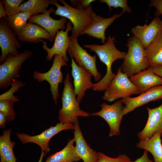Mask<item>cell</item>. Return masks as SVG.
Listing matches in <instances>:
<instances>
[{
  "label": "cell",
  "instance_id": "277c9868",
  "mask_svg": "<svg viewBox=\"0 0 162 162\" xmlns=\"http://www.w3.org/2000/svg\"><path fill=\"white\" fill-rule=\"evenodd\" d=\"M70 79V75L67 74L63 81L64 87L61 98L62 106L59 110L58 119L63 124H74L78 116L87 117L90 114L80 109Z\"/></svg>",
  "mask_w": 162,
  "mask_h": 162
},
{
  "label": "cell",
  "instance_id": "5b68a950",
  "mask_svg": "<svg viewBox=\"0 0 162 162\" xmlns=\"http://www.w3.org/2000/svg\"><path fill=\"white\" fill-rule=\"evenodd\" d=\"M140 94L139 90L130 81L127 75L122 72L120 66L115 77L105 90L102 99L112 102L118 98L123 99L133 94Z\"/></svg>",
  "mask_w": 162,
  "mask_h": 162
},
{
  "label": "cell",
  "instance_id": "ba28073f",
  "mask_svg": "<svg viewBox=\"0 0 162 162\" xmlns=\"http://www.w3.org/2000/svg\"><path fill=\"white\" fill-rule=\"evenodd\" d=\"M122 103L121 100L111 105L104 103L100 105L101 107L100 111L90 114L91 116H99L106 122L110 128V137L120 134V126L124 108Z\"/></svg>",
  "mask_w": 162,
  "mask_h": 162
},
{
  "label": "cell",
  "instance_id": "30bf717a",
  "mask_svg": "<svg viewBox=\"0 0 162 162\" xmlns=\"http://www.w3.org/2000/svg\"><path fill=\"white\" fill-rule=\"evenodd\" d=\"M67 51L74 59L78 66L84 68L92 73L95 81H98L101 79V74L98 71L96 65L97 55L92 56L88 53L80 46L77 38L71 35Z\"/></svg>",
  "mask_w": 162,
  "mask_h": 162
},
{
  "label": "cell",
  "instance_id": "f1b7e54d",
  "mask_svg": "<svg viewBox=\"0 0 162 162\" xmlns=\"http://www.w3.org/2000/svg\"><path fill=\"white\" fill-rule=\"evenodd\" d=\"M15 102L9 100H0V112L5 115L8 121L13 120L16 117V113L14 109Z\"/></svg>",
  "mask_w": 162,
  "mask_h": 162
},
{
  "label": "cell",
  "instance_id": "ac0fdd59",
  "mask_svg": "<svg viewBox=\"0 0 162 162\" xmlns=\"http://www.w3.org/2000/svg\"><path fill=\"white\" fill-rule=\"evenodd\" d=\"M146 109L148 113L147 122L142 130L137 134L140 140L148 139L159 131L162 132V104L154 108Z\"/></svg>",
  "mask_w": 162,
  "mask_h": 162
},
{
  "label": "cell",
  "instance_id": "836d02e7",
  "mask_svg": "<svg viewBox=\"0 0 162 162\" xmlns=\"http://www.w3.org/2000/svg\"><path fill=\"white\" fill-rule=\"evenodd\" d=\"M150 1L149 7H154L156 10V14L162 15V0H152Z\"/></svg>",
  "mask_w": 162,
  "mask_h": 162
},
{
  "label": "cell",
  "instance_id": "4dcf8cb0",
  "mask_svg": "<svg viewBox=\"0 0 162 162\" xmlns=\"http://www.w3.org/2000/svg\"><path fill=\"white\" fill-rule=\"evenodd\" d=\"M100 3H105L108 5L109 11L112 10V8H120L122 9V12L123 14L127 12L131 13L132 10L128 4L127 0H100Z\"/></svg>",
  "mask_w": 162,
  "mask_h": 162
},
{
  "label": "cell",
  "instance_id": "2e32d148",
  "mask_svg": "<svg viewBox=\"0 0 162 162\" xmlns=\"http://www.w3.org/2000/svg\"><path fill=\"white\" fill-rule=\"evenodd\" d=\"M162 31V20L159 17H156L149 24L136 26L131 28V32L146 49Z\"/></svg>",
  "mask_w": 162,
  "mask_h": 162
},
{
  "label": "cell",
  "instance_id": "7402d4cb",
  "mask_svg": "<svg viewBox=\"0 0 162 162\" xmlns=\"http://www.w3.org/2000/svg\"><path fill=\"white\" fill-rule=\"evenodd\" d=\"M162 131L155 134L150 138L140 140L136 147L148 152L152 155L154 162H162V143L161 139Z\"/></svg>",
  "mask_w": 162,
  "mask_h": 162
},
{
  "label": "cell",
  "instance_id": "7c38bea8",
  "mask_svg": "<svg viewBox=\"0 0 162 162\" xmlns=\"http://www.w3.org/2000/svg\"><path fill=\"white\" fill-rule=\"evenodd\" d=\"M72 25L69 21L67 23L66 28L65 31L61 30L57 32L53 46L51 48H49L46 42L41 40V41L43 42L42 48L47 53V60H51L55 55H58L62 57L66 62L68 61V58L66 52L69 46L70 38V36H68V34L72 30Z\"/></svg>",
  "mask_w": 162,
  "mask_h": 162
},
{
  "label": "cell",
  "instance_id": "44dd1931",
  "mask_svg": "<svg viewBox=\"0 0 162 162\" xmlns=\"http://www.w3.org/2000/svg\"><path fill=\"white\" fill-rule=\"evenodd\" d=\"M129 79L140 94L153 87L162 85V78L148 69L131 76Z\"/></svg>",
  "mask_w": 162,
  "mask_h": 162
},
{
  "label": "cell",
  "instance_id": "cb8c5ba5",
  "mask_svg": "<svg viewBox=\"0 0 162 162\" xmlns=\"http://www.w3.org/2000/svg\"><path fill=\"white\" fill-rule=\"evenodd\" d=\"M11 128L4 130L2 134L0 136L1 162H16L17 161L13 151L16 142L11 141Z\"/></svg>",
  "mask_w": 162,
  "mask_h": 162
},
{
  "label": "cell",
  "instance_id": "8992f818",
  "mask_svg": "<svg viewBox=\"0 0 162 162\" xmlns=\"http://www.w3.org/2000/svg\"><path fill=\"white\" fill-rule=\"evenodd\" d=\"M33 54L26 50L16 56H10L0 65V89H7L11 82L20 77L19 72L23 63Z\"/></svg>",
  "mask_w": 162,
  "mask_h": 162
},
{
  "label": "cell",
  "instance_id": "8d00e7d4",
  "mask_svg": "<svg viewBox=\"0 0 162 162\" xmlns=\"http://www.w3.org/2000/svg\"><path fill=\"white\" fill-rule=\"evenodd\" d=\"M8 121L6 116L2 112H0V128H4Z\"/></svg>",
  "mask_w": 162,
  "mask_h": 162
},
{
  "label": "cell",
  "instance_id": "9a60e30c",
  "mask_svg": "<svg viewBox=\"0 0 162 162\" xmlns=\"http://www.w3.org/2000/svg\"><path fill=\"white\" fill-rule=\"evenodd\" d=\"M162 99V85L153 87L137 97L122 99L121 100L125 105L123 115L150 101Z\"/></svg>",
  "mask_w": 162,
  "mask_h": 162
},
{
  "label": "cell",
  "instance_id": "d4e9b609",
  "mask_svg": "<svg viewBox=\"0 0 162 162\" xmlns=\"http://www.w3.org/2000/svg\"><path fill=\"white\" fill-rule=\"evenodd\" d=\"M145 49L147 60L149 66L162 65V31Z\"/></svg>",
  "mask_w": 162,
  "mask_h": 162
},
{
  "label": "cell",
  "instance_id": "ffe728a7",
  "mask_svg": "<svg viewBox=\"0 0 162 162\" xmlns=\"http://www.w3.org/2000/svg\"><path fill=\"white\" fill-rule=\"evenodd\" d=\"M17 38L22 42L38 44L41 39L52 42L55 38L39 25L28 22L17 35Z\"/></svg>",
  "mask_w": 162,
  "mask_h": 162
},
{
  "label": "cell",
  "instance_id": "83f0119b",
  "mask_svg": "<svg viewBox=\"0 0 162 162\" xmlns=\"http://www.w3.org/2000/svg\"><path fill=\"white\" fill-rule=\"evenodd\" d=\"M26 84L22 81L17 79L13 80L11 82L10 86L11 88L7 91L0 95V100H9L16 102L20 100L18 98L15 96L14 94L17 92L20 88L25 86Z\"/></svg>",
  "mask_w": 162,
  "mask_h": 162
},
{
  "label": "cell",
  "instance_id": "3957f363",
  "mask_svg": "<svg viewBox=\"0 0 162 162\" xmlns=\"http://www.w3.org/2000/svg\"><path fill=\"white\" fill-rule=\"evenodd\" d=\"M126 46L128 48L121 67L122 72L130 78L148 69L149 67L145 49L140 41L134 35L129 38Z\"/></svg>",
  "mask_w": 162,
  "mask_h": 162
},
{
  "label": "cell",
  "instance_id": "f35d334b",
  "mask_svg": "<svg viewBox=\"0 0 162 162\" xmlns=\"http://www.w3.org/2000/svg\"><path fill=\"white\" fill-rule=\"evenodd\" d=\"M45 154H46L45 152L41 150L40 157L38 162H42L43 158Z\"/></svg>",
  "mask_w": 162,
  "mask_h": 162
},
{
  "label": "cell",
  "instance_id": "ab89813d",
  "mask_svg": "<svg viewBox=\"0 0 162 162\" xmlns=\"http://www.w3.org/2000/svg\"><path fill=\"white\" fill-rule=\"evenodd\" d=\"M161 136L162 137V134H161Z\"/></svg>",
  "mask_w": 162,
  "mask_h": 162
},
{
  "label": "cell",
  "instance_id": "e575fe53",
  "mask_svg": "<svg viewBox=\"0 0 162 162\" xmlns=\"http://www.w3.org/2000/svg\"><path fill=\"white\" fill-rule=\"evenodd\" d=\"M148 69L152 71L155 74L162 78V65H154L150 66Z\"/></svg>",
  "mask_w": 162,
  "mask_h": 162
},
{
  "label": "cell",
  "instance_id": "8fae6325",
  "mask_svg": "<svg viewBox=\"0 0 162 162\" xmlns=\"http://www.w3.org/2000/svg\"><path fill=\"white\" fill-rule=\"evenodd\" d=\"M0 47L1 54L0 63H2L10 56H16L21 45L16 35L4 18L0 19Z\"/></svg>",
  "mask_w": 162,
  "mask_h": 162
},
{
  "label": "cell",
  "instance_id": "4fadbf2b",
  "mask_svg": "<svg viewBox=\"0 0 162 162\" xmlns=\"http://www.w3.org/2000/svg\"><path fill=\"white\" fill-rule=\"evenodd\" d=\"M70 57L74 89L76 96V100L80 103L85 96L86 91L93 88V83L91 81L93 75L89 71L78 66L73 58L71 56Z\"/></svg>",
  "mask_w": 162,
  "mask_h": 162
},
{
  "label": "cell",
  "instance_id": "f546056e",
  "mask_svg": "<svg viewBox=\"0 0 162 162\" xmlns=\"http://www.w3.org/2000/svg\"><path fill=\"white\" fill-rule=\"evenodd\" d=\"M2 1L7 16L20 12V6L25 2L24 0H2Z\"/></svg>",
  "mask_w": 162,
  "mask_h": 162
},
{
  "label": "cell",
  "instance_id": "1f68e13d",
  "mask_svg": "<svg viewBox=\"0 0 162 162\" xmlns=\"http://www.w3.org/2000/svg\"><path fill=\"white\" fill-rule=\"evenodd\" d=\"M98 154L97 162H133L125 154H119L115 158L109 157L101 152H98Z\"/></svg>",
  "mask_w": 162,
  "mask_h": 162
},
{
  "label": "cell",
  "instance_id": "6da1fadb",
  "mask_svg": "<svg viewBox=\"0 0 162 162\" xmlns=\"http://www.w3.org/2000/svg\"><path fill=\"white\" fill-rule=\"evenodd\" d=\"M115 36L109 35L106 43L102 45L96 44H85L84 48L90 49L91 51L95 52L101 62L106 67V72L104 77L96 83H93L92 88L94 91H102L105 90L116 76L112 70L113 62L118 59H124L125 52H121L116 48L114 40Z\"/></svg>",
  "mask_w": 162,
  "mask_h": 162
},
{
  "label": "cell",
  "instance_id": "d590c367",
  "mask_svg": "<svg viewBox=\"0 0 162 162\" xmlns=\"http://www.w3.org/2000/svg\"><path fill=\"white\" fill-rule=\"evenodd\" d=\"M133 162H154V161L149 158L148 152L144 150L142 155L141 157L138 158Z\"/></svg>",
  "mask_w": 162,
  "mask_h": 162
},
{
  "label": "cell",
  "instance_id": "74e56055",
  "mask_svg": "<svg viewBox=\"0 0 162 162\" xmlns=\"http://www.w3.org/2000/svg\"><path fill=\"white\" fill-rule=\"evenodd\" d=\"M7 16L6 14L5 8L2 0L0 1V19L5 18Z\"/></svg>",
  "mask_w": 162,
  "mask_h": 162
},
{
  "label": "cell",
  "instance_id": "d6a6232c",
  "mask_svg": "<svg viewBox=\"0 0 162 162\" xmlns=\"http://www.w3.org/2000/svg\"><path fill=\"white\" fill-rule=\"evenodd\" d=\"M71 5L76 8L83 9H87L91 6V3L95 2L94 0H70Z\"/></svg>",
  "mask_w": 162,
  "mask_h": 162
},
{
  "label": "cell",
  "instance_id": "52a82bcc",
  "mask_svg": "<svg viewBox=\"0 0 162 162\" xmlns=\"http://www.w3.org/2000/svg\"><path fill=\"white\" fill-rule=\"evenodd\" d=\"M67 65L68 63L62 57L56 55L54 56L52 64L48 71L44 73L36 70L34 71L33 77L34 80L39 82L46 81L49 83L52 98L56 104H57V99L59 96L58 85L63 82V75L61 68Z\"/></svg>",
  "mask_w": 162,
  "mask_h": 162
},
{
  "label": "cell",
  "instance_id": "d6986e66",
  "mask_svg": "<svg viewBox=\"0 0 162 162\" xmlns=\"http://www.w3.org/2000/svg\"><path fill=\"white\" fill-rule=\"evenodd\" d=\"M74 137L77 153L83 162H97L98 152L92 149L83 137L78 119L74 123Z\"/></svg>",
  "mask_w": 162,
  "mask_h": 162
},
{
  "label": "cell",
  "instance_id": "e0dca14e",
  "mask_svg": "<svg viewBox=\"0 0 162 162\" xmlns=\"http://www.w3.org/2000/svg\"><path fill=\"white\" fill-rule=\"evenodd\" d=\"M122 14V12L119 14H115L110 17L104 18L97 15L94 12L92 15L93 22L81 35L86 34L90 36L101 39L102 43L103 44H105L106 40L105 35L106 29Z\"/></svg>",
  "mask_w": 162,
  "mask_h": 162
},
{
  "label": "cell",
  "instance_id": "7a4b0ae2",
  "mask_svg": "<svg viewBox=\"0 0 162 162\" xmlns=\"http://www.w3.org/2000/svg\"><path fill=\"white\" fill-rule=\"evenodd\" d=\"M59 1L63 6L59 4L57 0H54L52 3L57 8L54 12L55 15L68 19L73 26L71 35L77 38L93 22L92 15L94 12L92 6L84 10L74 8L64 0H59Z\"/></svg>",
  "mask_w": 162,
  "mask_h": 162
},
{
  "label": "cell",
  "instance_id": "603a6c76",
  "mask_svg": "<svg viewBox=\"0 0 162 162\" xmlns=\"http://www.w3.org/2000/svg\"><path fill=\"white\" fill-rule=\"evenodd\" d=\"M75 142L74 138L69 139L64 148L48 156L45 162H74L80 161L81 159L74 145Z\"/></svg>",
  "mask_w": 162,
  "mask_h": 162
},
{
  "label": "cell",
  "instance_id": "5bb4252c",
  "mask_svg": "<svg viewBox=\"0 0 162 162\" xmlns=\"http://www.w3.org/2000/svg\"><path fill=\"white\" fill-rule=\"evenodd\" d=\"M55 11L53 7H51L44 13L31 16L28 20V22L40 26L55 38L59 30H63L65 28L67 20V18L62 17L59 20L52 18L50 14Z\"/></svg>",
  "mask_w": 162,
  "mask_h": 162
},
{
  "label": "cell",
  "instance_id": "484cf974",
  "mask_svg": "<svg viewBox=\"0 0 162 162\" xmlns=\"http://www.w3.org/2000/svg\"><path fill=\"white\" fill-rule=\"evenodd\" d=\"M38 14L33 11L20 12L5 19L7 23L16 35L28 23L27 21L31 16Z\"/></svg>",
  "mask_w": 162,
  "mask_h": 162
},
{
  "label": "cell",
  "instance_id": "9c48e42d",
  "mask_svg": "<svg viewBox=\"0 0 162 162\" xmlns=\"http://www.w3.org/2000/svg\"><path fill=\"white\" fill-rule=\"evenodd\" d=\"M74 129V124L58 123L54 126H51L41 134L34 136H31L24 133H16V135L22 143H34L38 145L46 154L50 151L49 142L51 138L55 135L64 130Z\"/></svg>",
  "mask_w": 162,
  "mask_h": 162
},
{
  "label": "cell",
  "instance_id": "4316f807",
  "mask_svg": "<svg viewBox=\"0 0 162 162\" xmlns=\"http://www.w3.org/2000/svg\"><path fill=\"white\" fill-rule=\"evenodd\" d=\"M54 0H29L22 3L20 5V12L33 11L38 14L44 13L48 10L50 4H52Z\"/></svg>",
  "mask_w": 162,
  "mask_h": 162
}]
</instances>
